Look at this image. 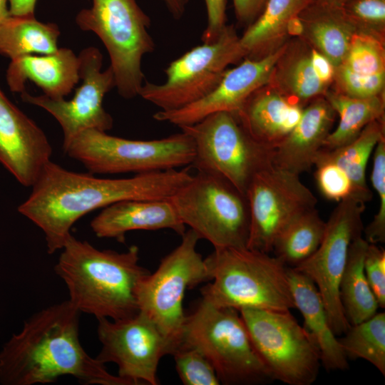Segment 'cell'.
Here are the masks:
<instances>
[{"label": "cell", "instance_id": "obj_1", "mask_svg": "<svg viewBox=\"0 0 385 385\" xmlns=\"http://www.w3.org/2000/svg\"><path fill=\"white\" fill-rule=\"evenodd\" d=\"M189 168L113 179L70 171L50 160L18 210L43 232L47 252L53 254L87 213L123 200L168 199L190 180Z\"/></svg>", "mask_w": 385, "mask_h": 385}, {"label": "cell", "instance_id": "obj_2", "mask_svg": "<svg viewBox=\"0 0 385 385\" xmlns=\"http://www.w3.org/2000/svg\"><path fill=\"white\" fill-rule=\"evenodd\" d=\"M80 314L68 299L33 314L0 351V382L34 385L71 376L86 385H132L85 351Z\"/></svg>", "mask_w": 385, "mask_h": 385}, {"label": "cell", "instance_id": "obj_3", "mask_svg": "<svg viewBox=\"0 0 385 385\" xmlns=\"http://www.w3.org/2000/svg\"><path fill=\"white\" fill-rule=\"evenodd\" d=\"M54 267L66 285L68 300L81 313L117 320L139 312L136 292L150 272L139 264V249L98 250L71 234Z\"/></svg>", "mask_w": 385, "mask_h": 385}, {"label": "cell", "instance_id": "obj_4", "mask_svg": "<svg viewBox=\"0 0 385 385\" xmlns=\"http://www.w3.org/2000/svg\"><path fill=\"white\" fill-rule=\"evenodd\" d=\"M211 282L202 299L222 307L289 311L294 307L288 268L269 253L245 248H218L205 258Z\"/></svg>", "mask_w": 385, "mask_h": 385}, {"label": "cell", "instance_id": "obj_5", "mask_svg": "<svg viewBox=\"0 0 385 385\" xmlns=\"http://www.w3.org/2000/svg\"><path fill=\"white\" fill-rule=\"evenodd\" d=\"M181 344L201 352L220 384H258L273 380L236 309L215 306L201 299L186 314Z\"/></svg>", "mask_w": 385, "mask_h": 385}, {"label": "cell", "instance_id": "obj_6", "mask_svg": "<svg viewBox=\"0 0 385 385\" xmlns=\"http://www.w3.org/2000/svg\"><path fill=\"white\" fill-rule=\"evenodd\" d=\"M76 23L84 31L96 34L105 46L118 94L126 99L138 96L145 78V55L155 50L148 32L150 19L135 0H92L81 9Z\"/></svg>", "mask_w": 385, "mask_h": 385}, {"label": "cell", "instance_id": "obj_7", "mask_svg": "<svg viewBox=\"0 0 385 385\" xmlns=\"http://www.w3.org/2000/svg\"><path fill=\"white\" fill-rule=\"evenodd\" d=\"M181 221L214 249L247 247L250 211L246 195L225 178L197 170L170 198Z\"/></svg>", "mask_w": 385, "mask_h": 385}, {"label": "cell", "instance_id": "obj_8", "mask_svg": "<svg viewBox=\"0 0 385 385\" xmlns=\"http://www.w3.org/2000/svg\"><path fill=\"white\" fill-rule=\"evenodd\" d=\"M91 173L135 174L190 166L195 145L185 132L150 140H130L88 129L63 149Z\"/></svg>", "mask_w": 385, "mask_h": 385}, {"label": "cell", "instance_id": "obj_9", "mask_svg": "<svg viewBox=\"0 0 385 385\" xmlns=\"http://www.w3.org/2000/svg\"><path fill=\"white\" fill-rule=\"evenodd\" d=\"M199 240L192 230L185 231L180 243L162 259L153 274L141 279L137 288L139 312L157 326L173 352L181 343L185 292L211 280L205 260L196 250Z\"/></svg>", "mask_w": 385, "mask_h": 385}, {"label": "cell", "instance_id": "obj_10", "mask_svg": "<svg viewBox=\"0 0 385 385\" xmlns=\"http://www.w3.org/2000/svg\"><path fill=\"white\" fill-rule=\"evenodd\" d=\"M252 344L273 380L289 385L313 384L321 365L319 348L289 311H240Z\"/></svg>", "mask_w": 385, "mask_h": 385}, {"label": "cell", "instance_id": "obj_11", "mask_svg": "<svg viewBox=\"0 0 385 385\" xmlns=\"http://www.w3.org/2000/svg\"><path fill=\"white\" fill-rule=\"evenodd\" d=\"M244 58L239 37L226 26L217 40L192 48L172 61L161 84L145 81L138 96L163 111L188 106L210 93L230 64Z\"/></svg>", "mask_w": 385, "mask_h": 385}, {"label": "cell", "instance_id": "obj_12", "mask_svg": "<svg viewBox=\"0 0 385 385\" xmlns=\"http://www.w3.org/2000/svg\"><path fill=\"white\" fill-rule=\"evenodd\" d=\"M180 128L194 142L190 167L225 178L244 195L253 175L272 161V152L249 135L234 113L217 112Z\"/></svg>", "mask_w": 385, "mask_h": 385}, {"label": "cell", "instance_id": "obj_13", "mask_svg": "<svg viewBox=\"0 0 385 385\" xmlns=\"http://www.w3.org/2000/svg\"><path fill=\"white\" fill-rule=\"evenodd\" d=\"M369 200L353 194L339 202L328 220L323 239L315 252L292 267L309 277L320 293L330 327L336 335L350 327L339 297V284L353 240L361 235L362 214Z\"/></svg>", "mask_w": 385, "mask_h": 385}, {"label": "cell", "instance_id": "obj_14", "mask_svg": "<svg viewBox=\"0 0 385 385\" xmlns=\"http://www.w3.org/2000/svg\"><path fill=\"white\" fill-rule=\"evenodd\" d=\"M245 195L250 211L247 248L270 253L284 227L302 212L315 207L317 197L299 175L272 160L251 179Z\"/></svg>", "mask_w": 385, "mask_h": 385}, {"label": "cell", "instance_id": "obj_15", "mask_svg": "<svg viewBox=\"0 0 385 385\" xmlns=\"http://www.w3.org/2000/svg\"><path fill=\"white\" fill-rule=\"evenodd\" d=\"M97 320L101 349L96 358L115 364L118 376L132 385L159 384L160 360L173 349L157 326L140 312L117 320Z\"/></svg>", "mask_w": 385, "mask_h": 385}, {"label": "cell", "instance_id": "obj_16", "mask_svg": "<svg viewBox=\"0 0 385 385\" xmlns=\"http://www.w3.org/2000/svg\"><path fill=\"white\" fill-rule=\"evenodd\" d=\"M78 56L82 83L71 100L32 96L26 91L21 95L24 102L43 108L56 118L63 130V149L83 130L106 132L113 125L112 116L103 106L106 94L115 87L111 67L101 70L103 55L93 46L82 49Z\"/></svg>", "mask_w": 385, "mask_h": 385}, {"label": "cell", "instance_id": "obj_17", "mask_svg": "<svg viewBox=\"0 0 385 385\" xmlns=\"http://www.w3.org/2000/svg\"><path fill=\"white\" fill-rule=\"evenodd\" d=\"M287 47V43L280 45L258 59L245 58L237 66L227 69L220 83L205 97L178 110L159 111L153 118L180 128L193 125L217 112L236 113L254 92L270 83Z\"/></svg>", "mask_w": 385, "mask_h": 385}, {"label": "cell", "instance_id": "obj_18", "mask_svg": "<svg viewBox=\"0 0 385 385\" xmlns=\"http://www.w3.org/2000/svg\"><path fill=\"white\" fill-rule=\"evenodd\" d=\"M51 154L42 129L0 88V163L21 184L31 187Z\"/></svg>", "mask_w": 385, "mask_h": 385}, {"label": "cell", "instance_id": "obj_19", "mask_svg": "<svg viewBox=\"0 0 385 385\" xmlns=\"http://www.w3.org/2000/svg\"><path fill=\"white\" fill-rule=\"evenodd\" d=\"M304 108L268 83L254 92L235 114L249 135L272 152L298 123Z\"/></svg>", "mask_w": 385, "mask_h": 385}, {"label": "cell", "instance_id": "obj_20", "mask_svg": "<svg viewBox=\"0 0 385 385\" xmlns=\"http://www.w3.org/2000/svg\"><path fill=\"white\" fill-rule=\"evenodd\" d=\"M91 227L100 238L125 242V235L133 230L170 229L180 235L185 225L170 200H128L103 208L95 217Z\"/></svg>", "mask_w": 385, "mask_h": 385}, {"label": "cell", "instance_id": "obj_21", "mask_svg": "<svg viewBox=\"0 0 385 385\" xmlns=\"http://www.w3.org/2000/svg\"><path fill=\"white\" fill-rule=\"evenodd\" d=\"M6 78L12 92L23 93L25 83L30 81L43 95L53 99L64 98L79 82L78 56L68 48H58L47 55L20 56L11 60Z\"/></svg>", "mask_w": 385, "mask_h": 385}, {"label": "cell", "instance_id": "obj_22", "mask_svg": "<svg viewBox=\"0 0 385 385\" xmlns=\"http://www.w3.org/2000/svg\"><path fill=\"white\" fill-rule=\"evenodd\" d=\"M335 115L324 96L312 100L296 126L272 151V162L297 175L309 170L331 132Z\"/></svg>", "mask_w": 385, "mask_h": 385}, {"label": "cell", "instance_id": "obj_23", "mask_svg": "<svg viewBox=\"0 0 385 385\" xmlns=\"http://www.w3.org/2000/svg\"><path fill=\"white\" fill-rule=\"evenodd\" d=\"M288 277L294 307L301 312L304 327L315 341L320 353L321 364L327 370L348 369V359L332 331L320 293L314 282L292 267Z\"/></svg>", "mask_w": 385, "mask_h": 385}, {"label": "cell", "instance_id": "obj_24", "mask_svg": "<svg viewBox=\"0 0 385 385\" xmlns=\"http://www.w3.org/2000/svg\"><path fill=\"white\" fill-rule=\"evenodd\" d=\"M309 0H267L260 15L248 26L239 44L244 58L258 59L287 35V22L305 7Z\"/></svg>", "mask_w": 385, "mask_h": 385}, {"label": "cell", "instance_id": "obj_25", "mask_svg": "<svg viewBox=\"0 0 385 385\" xmlns=\"http://www.w3.org/2000/svg\"><path fill=\"white\" fill-rule=\"evenodd\" d=\"M368 244L361 235L353 240L339 284L340 301L350 325L371 317L379 307L364 271Z\"/></svg>", "mask_w": 385, "mask_h": 385}, {"label": "cell", "instance_id": "obj_26", "mask_svg": "<svg viewBox=\"0 0 385 385\" xmlns=\"http://www.w3.org/2000/svg\"><path fill=\"white\" fill-rule=\"evenodd\" d=\"M324 96L339 115V121L325 139L322 148L332 150L344 145L355 139L371 122L384 120V93L361 98L327 90Z\"/></svg>", "mask_w": 385, "mask_h": 385}, {"label": "cell", "instance_id": "obj_27", "mask_svg": "<svg viewBox=\"0 0 385 385\" xmlns=\"http://www.w3.org/2000/svg\"><path fill=\"white\" fill-rule=\"evenodd\" d=\"M384 138V120L372 121L349 143L332 150L322 148L315 157L314 165L322 162L337 165L348 175L354 193L371 200L372 194L366 181V165L376 145Z\"/></svg>", "mask_w": 385, "mask_h": 385}, {"label": "cell", "instance_id": "obj_28", "mask_svg": "<svg viewBox=\"0 0 385 385\" xmlns=\"http://www.w3.org/2000/svg\"><path fill=\"white\" fill-rule=\"evenodd\" d=\"M61 34L54 23H43L32 16H12L0 26V54L11 60L20 56L55 53Z\"/></svg>", "mask_w": 385, "mask_h": 385}, {"label": "cell", "instance_id": "obj_29", "mask_svg": "<svg viewBox=\"0 0 385 385\" xmlns=\"http://www.w3.org/2000/svg\"><path fill=\"white\" fill-rule=\"evenodd\" d=\"M272 82L274 83L272 86L303 106L327 91V86L314 71L310 50L290 52L288 45L275 66L270 83Z\"/></svg>", "mask_w": 385, "mask_h": 385}, {"label": "cell", "instance_id": "obj_30", "mask_svg": "<svg viewBox=\"0 0 385 385\" xmlns=\"http://www.w3.org/2000/svg\"><path fill=\"white\" fill-rule=\"evenodd\" d=\"M326 222L316 207L289 222L277 237L272 251L287 266L294 267L312 256L319 247Z\"/></svg>", "mask_w": 385, "mask_h": 385}, {"label": "cell", "instance_id": "obj_31", "mask_svg": "<svg viewBox=\"0 0 385 385\" xmlns=\"http://www.w3.org/2000/svg\"><path fill=\"white\" fill-rule=\"evenodd\" d=\"M339 342L347 359H363L385 375V313L350 325Z\"/></svg>", "mask_w": 385, "mask_h": 385}, {"label": "cell", "instance_id": "obj_32", "mask_svg": "<svg viewBox=\"0 0 385 385\" xmlns=\"http://www.w3.org/2000/svg\"><path fill=\"white\" fill-rule=\"evenodd\" d=\"M303 23L302 36L314 48L327 57L334 68L340 65L353 36L358 31L354 24L346 16H325Z\"/></svg>", "mask_w": 385, "mask_h": 385}, {"label": "cell", "instance_id": "obj_33", "mask_svg": "<svg viewBox=\"0 0 385 385\" xmlns=\"http://www.w3.org/2000/svg\"><path fill=\"white\" fill-rule=\"evenodd\" d=\"M383 39L372 34L356 31L341 64L361 75L385 73Z\"/></svg>", "mask_w": 385, "mask_h": 385}, {"label": "cell", "instance_id": "obj_34", "mask_svg": "<svg viewBox=\"0 0 385 385\" xmlns=\"http://www.w3.org/2000/svg\"><path fill=\"white\" fill-rule=\"evenodd\" d=\"M176 371L185 385H219L215 369L198 350L180 345L172 354Z\"/></svg>", "mask_w": 385, "mask_h": 385}, {"label": "cell", "instance_id": "obj_35", "mask_svg": "<svg viewBox=\"0 0 385 385\" xmlns=\"http://www.w3.org/2000/svg\"><path fill=\"white\" fill-rule=\"evenodd\" d=\"M371 180L379 199V210L364 229L365 240L371 244L385 242V138L379 140L374 150Z\"/></svg>", "mask_w": 385, "mask_h": 385}, {"label": "cell", "instance_id": "obj_36", "mask_svg": "<svg viewBox=\"0 0 385 385\" xmlns=\"http://www.w3.org/2000/svg\"><path fill=\"white\" fill-rule=\"evenodd\" d=\"M337 91L354 98H369L384 93L385 73L361 75L340 64L334 68Z\"/></svg>", "mask_w": 385, "mask_h": 385}, {"label": "cell", "instance_id": "obj_37", "mask_svg": "<svg viewBox=\"0 0 385 385\" xmlns=\"http://www.w3.org/2000/svg\"><path fill=\"white\" fill-rule=\"evenodd\" d=\"M346 15L358 31L384 38L385 25L384 0H352Z\"/></svg>", "mask_w": 385, "mask_h": 385}, {"label": "cell", "instance_id": "obj_38", "mask_svg": "<svg viewBox=\"0 0 385 385\" xmlns=\"http://www.w3.org/2000/svg\"><path fill=\"white\" fill-rule=\"evenodd\" d=\"M314 165L317 167L314 178L324 197L339 202L356 194L348 175L337 165L322 162Z\"/></svg>", "mask_w": 385, "mask_h": 385}, {"label": "cell", "instance_id": "obj_39", "mask_svg": "<svg viewBox=\"0 0 385 385\" xmlns=\"http://www.w3.org/2000/svg\"><path fill=\"white\" fill-rule=\"evenodd\" d=\"M364 271L369 284L381 308L385 307V251L369 243L365 258Z\"/></svg>", "mask_w": 385, "mask_h": 385}, {"label": "cell", "instance_id": "obj_40", "mask_svg": "<svg viewBox=\"0 0 385 385\" xmlns=\"http://www.w3.org/2000/svg\"><path fill=\"white\" fill-rule=\"evenodd\" d=\"M207 23L201 36L202 43L218 38L225 26L227 0H205Z\"/></svg>", "mask_w": 385, "mask_h": 385}, {"label": "cell", "instance_id": "obj_41", "mask_svg": "<svg viewBox=\"0 0 385 385\" xmlns=\"http://www.w3.org/2000/svg\"><path fill=\"white\" fill-rule=\"evenodd\" d=\"M237 21L250 26L260 15L267 0H232Z\"/></svg>", "mask_w": 385, "mask_h": 385}, {"label": "cell", "instance_id": "obj_42", "mask_svg": "<svg viewBox=\"0 0 385 385\" xmlns=\"http://www.w3.org/2000/svg\"><path fill=\"white\" fill-rule=\"evenodd\" d=\"M312 68L318 78L328 87L334 81V67L330 61L317 50H310Z\"/></svg>", "mask_w": 385, "mask_h": 385}, {"label": "cell", "instance_id": "obj_43", "mask_svg": "<svg viewBox=\"0 0 385 385\" xmlns=\"http://www.w3.org/2000/svg\"><path fill=\"white\" fill-rule=\"evenodd\" d=\"M10 15L12 16H32L37 0H7Z\"/></svg>", "mask_w": 385, "mask_h": 385}, {"label": "cell", "instance_id": "obj_44", "mask_svg": "<svg viewBox=\"0 0 385 385\" xmlns=\"http://www.w3.org/2000/svg\"><path fill=\"white\" fill-rule=\"evenodd\" d=\"M172 16L180 19L184 14L189 0H162Z\"/></svg>", "mask_w": 385, "mask_h": 385}, {"label": "cell", "instance_id": "obj_45", "mask_svg": "<svg viewBox=\"0 0 385 385\" xmlns=\"http://www.w3.org/2000/svg\"><path fill=\"white\" fill-rule=\"evenodd\" d=\"M304 31V26L302 19L299 16L292 17L286 26L287 35L294 36H302Z\"/></svg>", "mask_w": 385, "mask_h": 385}, {"label": "cell", "instance_id": "obj_46", "mask_svg": "<svg viewBox=\"0 0 385 385\" xmlns=\"http://www.w3.org/2000/svg\"><path fill=\"white\" fill-rule=\"evenodd\" d=\"M11 16L7 0H0V26Z\"/></svg>", "mask_w": 385, "mask_h": 385}, {"label": "cell", "instance_id": "obj_47", "mask_svg": "<svg viewBox=\"0 0 385 385\" xmlns=\"http://www.w3.org/2000/svg\"><path fill=\"white\" fill-rule=\"evenodd\" d=\"M328 5L333 7H342L352 0H323Z\"/></svg>", "mask_w": 385, "mask_h": 385}]
</instances>
